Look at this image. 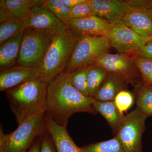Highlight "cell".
Listing matches in <instances>:
<instances>
[{
	"instance_id": "obj_1",
	"label": "cell",
	"mask_w": 152,
	"mask_h": 152,
	"mask_svg": "<svg viewBox=\"0 0 152 152\" xmlns=\"http://www.w3.org/2000/svg\"><path fill=\"white\" fill-rule=\"evenodd\" d=\"M94 98L83 95L71 84L68 74L63 72L48 86L45 113L55 122L66 128L75 113H96Z\"/></svg>"
},
{
	"instance_id": "obj_2",
	"label": "cell",
	"mask_w": 152,
	"mask_h": 152,
	"mask_svg": "<svg viewBox=\"0 0 152 152\" xmlns=\"http://www.w3.org/2000/svg\"><path fill=\"white\" fill-rule=\"evenodd\" d=\"M48 87L38 78L6 91L10 108L18 125L30 117L45 111Z\"/></svg>"
},
{
	"instance_id": "obj_3",
	"label": "cell",
	"mask_w": 152,
	"mask_h": 152,
	"mask_svg": "<svg viewBox=\"0 0 152 152\" xmlns=\"http://www.w3.org/2000/svg\"><path fill=\"white\" fill-rule=\"evenodd\" d=\"M81 36L68 29L53 36L39 67V78L47 86L64 72Z\"/></svg>"
},
{
	"instance_id": "obj_4",
	"label": "cell",
	"mask_w": 152,
	"mask_h": 152,
	"mask_svg": "<svg viewBox=\"0 0 152 152\" xmlns=\"http://www.w3.org/2000/svg\"><path fill=\"white\" fill-rule=\"evenodd\" d=\"M45 111L30 117L15 130L6 134L0 144V152H26L38 137L47 131Z\"/></svg>"
},
{
	"instance_id": "obj_5",
	"label": "cell",
	"mask_w": 152,
	"mask_h": 152,
	"mask_svg": "<svg viewBox=\"0 0 152 152\" xmlns=\"http://www.w3.org/2000/svg\"><path fill=\"white\" fill-rule=\"evenodd\" d=\"M53 36L41 30L26 29L17 63L19 65L39 67Z\"/></svg>"
},
{
	"instance_id": "obj_6",
	"label": "cell",
	"mask_w": 152,
	"mask_h": 152,
	"mask_svg": "<svg viewBox=\"0 0 152 152\" xmlns=\"http://www.w3.org/2000/svg\"><path fill=\"white\" fill-rule=\"evenodd\" d=\"M110 47L109 39L105 36L82 35L64 72L69 74L79 67L93 63Z\"/></svg>"
},
{
	"instance_id": "obj_7",
	"label": "cell",
	"mask_w": 152,
	"mask_h": 152,
	"mask_svg": "<svg viewBox=\"0 0 152 152\" xmlns=\"http://www.w3.org/2000/svg\"><path fill=\"white\" fill-rule=\"evenodd\" d=\"M147 117L137 107L124 116L116 136L126 152H143L142 137Z\"/></svg>"
},
{
	"instance_id": "obj_8",
	"label": "cell",
	"mask_w": 152,
	"mask_h": 152,
	"mask_svg": "<svg viewBox=\"0 0 152 152\" xmlns=\"http://www.w3.org/2000/svg\"><path fill=\"white\" fill-rule=\"evenodd\" d=\"M130 56L131 54H111L107 52L93 63L108 72L123 76L129 84L134 86L141 82L139 80L140 73Z\"/></svg>"
},
{
	"instance_id": "obj_9",
	"label": "cell",
	"mask_w": 152,
	"mask_h": 152,
	"mask_svg": "<svg viewBox=\"0 0 152 152\" xmlns=\"http://www.w3.org/2000/svg\"><path fill=\"white\" fill-rule=\"evenodd\" d=\"M107 37L111 46L119 53H135L152 37H143L137 34L122 23L114 24Z\"/></svg>"
},
{
	"instance_id": "obj_10",
	"label": "cell",
	"mask_w": 152,
	"mask_h": 152,
	"mask_svg": "<svg viewBox=\"0 0 152 152\" xmlns=\"http://www.w3.org/2000/svg\"><path fill=\"white\" fill-rule=\"evenodd\" d=\"M22 20L26 29L41 30L53 36L69 29L68 26L43 6L32 9Z\"/></svg>"
},
{
	"instance_id": "obj_11",
	"label": "cell",
	"mask_w": 152,
	"mask_h": 152,
	"mask_svg": "<svg viewBox=\"0 0 152 152\" xmlns=\"http://www.w3.org/2000/svg\"><path fill=\"white\" fill-rule=\"evenodd\" d=\"M94 15L112 24L122 23L132 8L128 0H91Z\"/></svg>"
},
{
	"instance_id": "obj_12",
	"label": "cell",
	"mask_w": 152,
	"mask_h": 152,
	"mask_svg": "<svg viewBox=\"0 0 152 152\" xmlns=\"http://www.w3.org/2000/svg\"><path fill=\"white\" fill-rule=\"evenodd\" d=\"M39 78V67L20 66L1 71L0 73V91L8 90Z\"/></svg>"
},
{
	"instance_id": "obj_13",
	"label": "cell",
	"mask_w": 152,
	"mask_h": 152,
	"mask_svg": "<svg viewBox=\"0 0 152 152\" xmlns=\"http://www.w3.org/2000/svg\"><path fill=\"white\" fill-rule=\"evenodd\" d=\"M113 25L93 15L83 18L72 19L68 27L69 29L81 35L104 36L107 37Z\"/></svg>"
},
{
	"instance_id": "obj_14",
	"label": "cell",
	"mask_w": 152,
	"mask_h": 152,
	"mask_svg": "<svg viewBox=\"0 0 152 152\" xmlns=\"http://www.w3.org/2000/svg\"><path fill=\"white\" fill-rule=\"evenodd\" d=\"M45 0H1L0 22L10 19L23 20L32 9L43 5Z\"/></svg>"
},
{
	"instance_id": "obj_15",
	"label": "cell",
	"mask_w": 152,
	"mask_h": 152,
	"mask_svg": "<svg viewBox=\"0 0 152 152\" xmlns=\"http://www.w3.org/2000/svg\"><path fill=\"white\" fill-rule=\"evenodd\" d=\"M47 129L54 142L57 152H83L75 143L66 129L55 122L45 113Z\"/></svg>"
},
{
	"instance_id": "obj_16",
	"label": "cell",
	"mask_w": 152,
	"mask_h": 152,
	"mask_svg": "<svg viewBox=\"0 0 152 152\" xmlns=\"http://www.w3.org/2000/svg\"><path fill=\"white\" fill-rule=\"evenodd\" d=\"M128 84L123 76L108 72L103 83L93 98L99 102L114 101L119 93L126 90Z\"/></svg>"
},
{
	"instance_id": "obj_17",
	"label": "cell",
	"mask_w": 152,
	"mask_h": 152,
	"mask_svg": "<svg viewBox=\"0 0 152 152\" xmlns=\"http://www.w3.org/2000/svg\"><path fill=\"white\" fill-rule=\"evenodd\" d=\"M122 23L140 35L152 37V20L147 10L132 8Z\"/></svg>"
},
{
	"instance_id": "obj_18",
	"label": "cell",
	"mask_w": 152,
	"mask_h": 152,
	"mask_svg": "<svg viewBox=\"0 0 152 152\" xmlns=\"http://www.w3.org/2000/svg\"><path fill=\"white\" fill-rule=\"evenodd\" d=\"M24 31L21 32L10 38L1 45V72L13 67L17 63Z\"/></svg>"
},
{
	"instance_id": "obj_19",
	"label": "cell",
	"mask_w": 152,
	"mask_h": 152,
	"mask_svg": "<svg viewBox=\"0 0 152 152\" xmlns=\"http://www.w3.org/2000/svg\"><path fill=\"white\" fill-rule=\"evenodd\" d=\"M93 107L95 111L100 113L116 131L124 115L120 113L114 101L103 102L95 100Z\"/></svg>"
},
{
	"instance_id": "obj_20",
	"label": "cell",
	"mask_w": 152,
	"mask_h": 152,
	"mask_svg": "<svg viewBox=\"0 0 152 152\" xmlns=\"http://www.w3.org/2000/svg\"><path fill=\"white\" fill-rule=\"evenodd\" d=\"M137 108L147 116H152V87L140 82L134 86Z\"/></svg>"
},
{
	"instance_id": "obj_21",
	"label": "cell",
	"mask_w": 152,
	"mask_h": 152,
	"mask_svg": "<svg viewBox=\"0 0 152 152\" xmlns=\"http://www.w3.org/2000/svg\"><path fill=\"white\" fill-rule=\"evenodd\" d=\"M91 64H87L77 68L68 74L71 84L83 95L89 97L88 90L87 78Z\"/></svg>"
},
{
	"instance_id": "obj_22",
	"label": "cell",
	"mask_w": 152,
	"mask_h": 152,
	"mask_svg": "<svg viewBox=\"0 0 152 152\" xmlns=\"http://www.w3.org/2000/svg\"><path fill=\"white\" fill-rule=\"evenodd\" d=\"M108 72L103 68L92 64L87 78L88 90L90 97L94 96L103 83Z\"/></svg>"
},
{
	"instance_id": "obj_23",
	"label": "cell",
	"mask_w": 152,
	"mask_h": 152,
	"mask_svg": "<svg viewBox=\"0 0 152 152\" xmlns=\"http://www.w3.org/2000/svg\"><path fill=\"white\" fill-rule=\"evenodd\" d=\"M25 30L24 25L20 19H11L1 23L0 45Z\"/></svg>"
},
{
	"instance_id": "obj_24",
	"label": "cell",
	"mask_w": 152,
	"mask_h": 152,
	"mask_svg": "<svg viewBox=\"0 0 152 152\" xmlns=\"http://www.w3.org/2000/svg\"><path fill=\"white\" fill-rule=\"evenodd\" d=\"M81 149L83 152H126L116 136L105 141L86 145Z\"/></svg>"
},
{
	"instance_id": "obj_25",
	"label": "cell",
	"mask_w": 152,
	"mask_h": 152,
	"mask_svg": "<svg viewBox=\"0 0 152 152\" xmlns=\"http://www.w3.org/2000/svg\"><path fill=\"white\" fill-rule=\"evenodd\" d=\"M43 6L52 12L66 26H68L72 21L70 15L71 9L66 7L61 0H45Z\"/></svg>"
},
{
	"instance_id": "obj_26",
	"label": "cell",
	"mask_w": 152,
	"mask_h": 152,
	"mask_svg": "<svg viewBox=\"0 0 152 152\" xmlns=\"http://www.w3.org/2000/svg\"><path fill=\"white\" fill-rule=\"evenodd\" d=\"M132 58L135 64L141 75L142 83L145 84L152 85V61L139 56L133 53Z\"/></svg>"
},
{
	"instance_id": "obj_27",
	"label": "cell",
	"mask_w": 152,
	"mask_h": 152,
	"mask_svg": "<svg viewBox=\"0 0 152 152\" xmlns=\"http://www.w3.org/2000/svg\"><path fill=\"white\" fill-rule=\"evenodd\" d=\"M134 102V96L132 94L127 90L122 91L119 93L114 100L118 110L122 115L131 107Z\"/></svg>"
},
{
	"instance_id": "obj_28",
	"label": "cell",
	"mask_w": 152,
	"mask_h": 152,
	"mask_svg": "<svg viewBox=\"0 0 152 152\" xmlns=\"http://www.w3.org/2000/svg\"><path fill=\"white\" fill-rule=\"evenodd\" d=\"M94 15L91 5V0L78 5L71 10L70 15L72 19L83 18Z\"/></svg>"
},
{
	"instance_id": "obj_29",
	"label": "cell",
	"mask_w": 152,
	"mask_h": 152,
	"mask_svg": "<svg viewBox=\"0 0 152 152\" xmlns=\"http://www.w3.org/2000/svg\"><path fill=\"white\" fill-rule=\"evenodd\" d=\"M40 138L41 152H57L54 142L48 130L41 135Z\"/></svg>"
},
{
	"instance_id": "obj_30",
	"label": "cell",
	"mask_w": 152,
	"mask_h": 152,
	"mask_svg": "<svg viewBox=\"0 0 152 152\" xmlns=\"http://www.w3.org/2000/svg\"><path fill=\"white\" fill-rule=\"evenodd\" d=\"M134 53L141 58L152 61V40L149 41Z\"/></svg>"
},
{
	"instance_id": "obj_31",
	"label": "cell",
	"mask_w": 152,
	"mask_h": 152,
	"mask_svg": "<svg viewBox=\"0 0 152 152\" xmlns=\"http://www.w3.org/2000/svg\"><path fill=\"white\" fill-rule=\"evenodd\" d=\"M62 2L68 8L71 9L75 7L78 5L85 3L87 0H61Z\"/></svg>"
},
{
	"instance_id": "obj_32",
	"label": "cell",
	"mask_w": 152,
	"mask_h": 152,
	"mask_svg": "<svg viewBox=\"0 0 152 152\" xmlns=\"http://www.w3.org/2000/svg\"><path fill=\"white\" fill-rule=\"evenodd\" d=\"M41 141L40 136L35 140L26 152H41Z\"/></svg>"
},
{
	"instance_id": "obj_33",
	"label": "cell",
	"mask_w": 152,
	"mask_h": 152,
	"mask_svg": "<svg viewBox=\"0 0 152 152\" xmlns=\"http://www.w3.org/2000/svg\"><path fill=\"white\" fill-rule=\"evenodd\" d=\"M142 8L145 10H152V0H143Z\"/></svg>"
},
{
	"instance_id": "obj_34",
	"label": "cell",
	"mask_w": 152,
	"mask_h": 152,
	"mask_svg": "<svg viewBox=\"0 0 152 152\" xmlns=\"http://www.w3.org/2000/svg\"><path fill=\"white\" fill-rule=\"evenodd\" d=\"M6 134H5L4 133V129L1 124V127H0V144L2 143L5 138V136Z\"/></svg>"
},
{
	"instance_id": "obj_35",
	"label": "cell",
	"mask_w": 152,
	"mask_h": 152,
	"mask_svg": "<svg viewBox=\"0 0 152 152\" xmlns=\"http://www.w3.org/2000/svg\"><path fill=\"white\" fill-rule=\"evenodd\" d=\"M149 14L150 17H151V19L152 20V10H147Z\"/></svg>"
}]
</instances>
